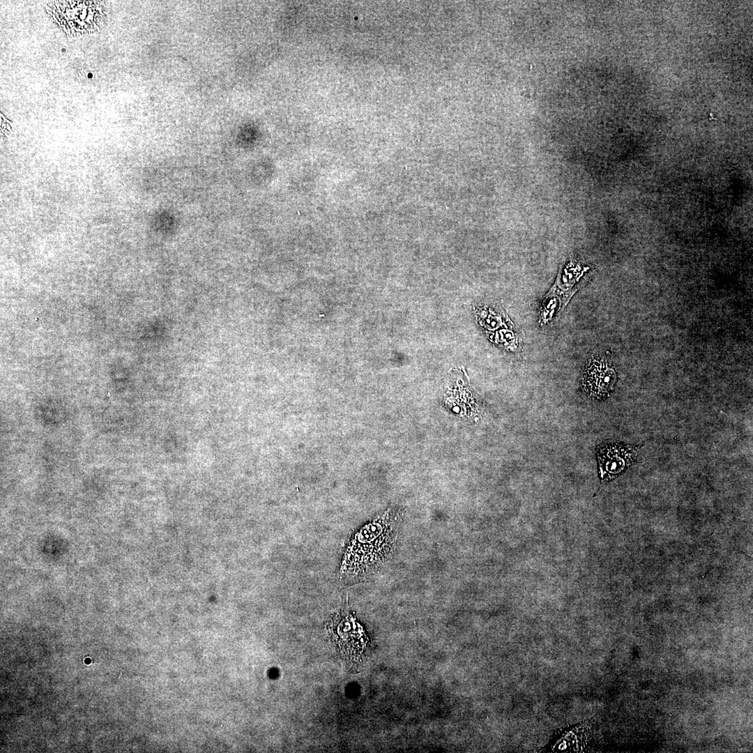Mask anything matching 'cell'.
<instances>
[{
  "label": "cell",
  "mask_w": 753,
  "mask_h": 753,
  "mask_svg": "<svg viewBox=\"0 0 753 753\" xmlns=\"http://www.w3.org/2000/svg\"><path fill=\"white\" fill-rule=\"evenodd\" d=\"M393 534L388 514L379 517L358 531L344 551L340 579L345 581L358 579L379 567L391 552Z\"/></svg>",
  "instance_id": "1"
},
{
  "label": "cell",
  "mask_w": 753,
  "mask_h": 753,
  "mask_svg": "<svg viewBox=\"0 0 753 753\" xmlns=\"http://www.w3.org/2000/svg\"><path fill=\"white\" fill-rule=\"evenodd\" d=\"M97 1H53L47 10L66 31L82 34L96 30L105 19L102 6Z\"/></svg>",
  "instance_id": "2"
},
{
  "label": "cell",
  "mask_w": 753,
  "mask_h": 753,
  "mask_svg": "<svg viewBox=\"0 0 753 753\" xmlns=\"http://www.w3.org/2000/svg\"><path fill=\"white\" fill-rule=\"evenodd\" d=\"M599 473L609 480L623 473L635 460L637 448L618 442H606L596 449Z\"/></svg>",
  "instance_id": "3"
},
{
  "label": "cell",
  "mask_w": 753,
  "mask_h": 753,
  "mask_svg": "<svg viewBox=\"0 0 753 753\" xmlns=\"http://www.w3.org/2000/svg\"><path fill=\"white\" fill-rule=\"evenodd\" d=\"M616 381V373L607 360L592 358L584 370L581 386L586 394L596 400L608 397Z\"/></svg>",
  "instance_id": "4"
}]
</instances>
